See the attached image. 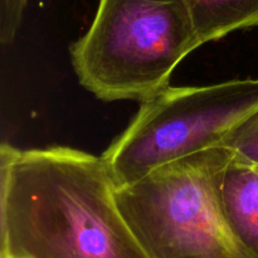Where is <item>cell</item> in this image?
Segmentation results:
<instances>
[{
	"label": "cell",
	"mask_w": 258,
	"mask_h": 258,
	"mask_svg": "<svg viewBox=\"0 0 258 258\" xmlns=\"http://www.w3.org/2000/svg\"><path fill=\"white\" fill-rule=\"evenodd\" d=\"M102 156L66 146L0 149V258H149Z\"/></svg>",
	"instance_id": "6da1fadb"
},
{
	"label": "cell",
	"mask_w": 258,
	"mask_h": 258,
	"mask_svg": "<svg viewBox=\"0 0 258 258\" xmlns=\"http://www.w3.org/2000/svg\"><path fill=\"white\" fill-rule=\"evenodd\" d=\"M201 45L184 0H100L71 57L96 97L144 102L169 87L176 66Z\"/></svg>",
	"instance_id": "7a4b0ae2"
},
{
	"label": "cell",
	"mask_w": 258,
	"mask_h": 258,
	"mask_svg": "<svg viewBox=\"0 0 258 258\" xmlns=\"http://www.w3.org/2000/svg\"><path fill=\"white\" fill-rule=\"evenodd\" d=\"M229 154L209 149L117 188L121 213L149 258H253L218 201L217 176Z\"/></svg>",
	"instance_id": "3957f363"
},
{
	"label": "cell",
	"mask_w": 258,
	"mask_h": 258,
	"mask_svg": "<svg viewBox=\"0 0 258 258\" xmlns=\"http://www.w3.org/2000/svg\"><path fill=\"white\" fill-rule=\"evenodd\" d=\"M258 107V78L208 86L166 87L144 101L102 158L117 188L158 169L219 148L229 131Z\"/></svg>",
	"instance_id": "277c9868"
},
{
	"label": "cell",
	"mask_w": 258,
	"mask_h": 258,
	"mask_svg": "<svg viewBox=\"0 0 258 258\" xmlns=\"http://www.w3.org/2000/svg\"><path fill=\"white\" fill-rule=\"evenodd\" d=\"M217 193L234 236L252 257L258 258V166L231 153L219 169Z\"/></svg>",
	"instance_id": "5b68a950"
},
{
	"label": "cell",
	"mask_w": 258,
	"mask_h": 258,
	"mask_svg": "<svg viewBox=\"0 0 258 258\" xmlns=\"http://www.w3.org/2000/svg\"><path fill=\"white\" fill-rule=\"evenodd\" d=\"M202 44L258 27V0H184Z\"/></svg>",
	"instance_id": "8992f818"
},
{
	"label": "cell",
	"mask_w": 258,
	"mask_h": 258,
	"mask_svg": "<svg viewBox=\"0 0 258 258\" xmlns=\"http://www.w3.org/2000/svg\"><path fill=\"white\" fill-rule=\"evenodd\" d=\"M219 148L227 149L236 158L258 166V107L229 131Z\"/></svg>",
	"instance_id": "52a82bcc"
},
{
	"label": "cell",
	"mask_w": 258,
	"mask_h": 258,
	"mask_svg": "<svg viewBox=\"0 0 258 258\" xmlns=\"http://www.w3.org/2000/svg\"><path fill=\"white\" fill-rule=\"evenodd\" d=\"M28 0H0V39L3 44L14 40Z\"/></svg>",
	"instance_id": "ba28073f"
}]
</instances>
